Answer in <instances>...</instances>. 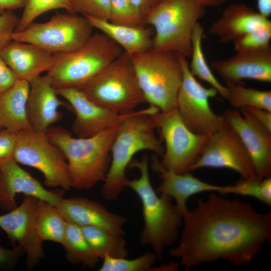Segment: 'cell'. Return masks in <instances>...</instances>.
Wrapping results in <instances>:
<instances>
[{
  "instance_id": "23",
  "label": "cell",
  "mask_w": 271,
  "mask_h": 271,
  "mask_svg": "<svg viewBox=\"0 0 271 271\" xmlns=\"http://www.w3.org/2000/svg\"><path fill=\"white\" fill-rule=\"evenodd\" d=\"M152 168L159 173L162 180L157 192L171 197L182 213L188 209L187 200L192 195L204 192H219L221 186L203 181L189 172L178 173L164 168L157 155L152 159Z\"/></svg>"
},
{
  "instance_id": "20",
  "label": "cell",
  "mask_w": 271,
  "mask_h": 271,
  "mask_svg": "<svg viewBox=\"0 0 271 271\" xmlns=\"http://www.w3.org/2000/svg\"><path fill=\"white\" fill-rule=\"evenodd\" d=\"M58 95L47 75H41L30 82L27 115L31 130L46 134L49 128L61 119L62 115L58 109L67 104Z\"/></svg>"
},
{
  "instance_id": "40",
  "label": "cell",
  "mask_w": 271,
  "mask_h": 271,
  "mask_svg": "<svg viewBox=\"0 0 271 271\" xmlns=\"http://www.w3.org/2000/svg\"><path fill=\"white\" fill-rule=\"evenodd\" d=\"M18 80L16 75L0 56V93L12 87Z\"/></svg>"
},
{
  "instance_id": "37",
  "label": "cell",
  "mask_w": 271,
  "mask_h": 271,
  "mask_svg": "<svg viewBox=\"0 0 271 271\" xmlns=\"http://www.w3.org/2000/svg\"><path fill=\"white\" fill-rule=\"evenodd\" d=\"M19 21L13 11H7L0 15V52L13 40Z\"/></svg>"
},
{
  "instance_id": "30",
  "label": "cell",
  "mask_w": 271,
  "mask_h": 271,
  "mask_svg": "<svg viewBox=\"0 0 271 271\" xmlns=\"http://www.w3.org/2000/svg\"><path fill=\"white\" fill-rule=\"evenodd\" d=\"M226 87L227 92L225 99L231 106L237 108L251 106L271 111L270 90H259L240 85Z\"/></svg>"
},
{
  "instance_id": "13",
  "label": "cell",
  "mask_w": 271,
  "mask_h": 271,
  "mask_svg": "<svg viewBox=\"0 0 271 271\" xmlns=\"http://www.w3.org/2000/svg\"><path fill=\"white\" fill-rule=\"evenodd\" d=\"M206 167L230 169L243 179L258 177L240 138L228 125L209 136L190 171Z\"/></svg>"
},
{
  "instance_id": "45",
  "label": "cell",
  "mask_w": 271,
  "mask_h": 271,
  "mask_svg": "<svg viewBox=\"0 0 271 271\" xmlns=\"http://www.w3.org/2000/svg\"><path fill=\"white\" fill-rule=\"evenodd\" d=\"M258 12L263 17L268 18L271 15V0H257Z\"/></svg>"
},
{
  "instance_id": "41",
  "label": "cell",
  "mask_w": 271,
  "mask_h": 271,
  "mask_svg": "<svg viewBox=\"0 0 271 271\" xmlns=\"http://www.w3.org/2000/svg\"><path fill=\"white\" fill-rule=\"evenodd\" d=\"M140 16L143 24L146 26V21L151 11L160 0H129Z\"/></svg>"
},
{
  "instance_id": "28",
  "label": "cell",
  "mask_w": 271,
  "mask_h": 271,
  "mask_svg": "<svg viewBox=\"0 0 271 271\" xmlns=\"http://www.w3.org/2000/svg\"><path fill=\"white\" fill-rule=\"evenodd\" d=\"M61 245L65 251L66 259L71 264H81L85 267L93 268L99 260L84 238L80 227L72 223L66 221L65 233Z\"/></svg>"
},
{
  "instance_id": "19",
  "label": "cell",
  "mask_w": 271,
  "mask_h": 271,
  "mask_svg": "<svg viewBox=\"0 0 271 271\" xmlns=\"http://www.w3.org/2000/svg\"><path fill=\"white\" fill-rule=\"evenodd\" d=\"M55 206L66 221L80 227L93 225L121 236L125 233V218L99 202L83 197L62 198Z\"/></svg>"
},
{
  "instance_id": "24",
  "label": "cell",
  "mask_w": 271,
  "mask_h": 271,
  "mask_svg": "<svg viewBox=\"0 0 271 271\" xmlns=\"http://www.w3.org/2000/svg\"><path fill=\"white\" fill-rule=\"evenodd\" d=\"M84 17L93 27L109 37L130 56L152 49L154 31L150 27L118 25L108 20Z\"/></svg>"
},
{
  "instance_id": "9",
  "label": "cell",
  "mask_w": 271,
  "mask_h": 271,
  "mask_svg": "<svg viewBox=\"0 0 271 271\" xmlns=\"http://www.w3.org/2000/svg\"><path fill=\"white\" fill-rule=\"evenodd\" d=\"M93 27L84 16L57 13L47 22L32 23L25 29L15 32L13 40L31 43L54 54L76 51L89 39Z\"/></svg>"
},
{
  "instance_id": "22",
  "label": "cell",
  "mask_w": 271,
  "mask_h": 271,
  "mask_svg": "<svg viewBox=\"0 0 271 271\" xmlns=\"http://www.w3.org/2000/svg\"><path fill=\"white\" fill-rule=\"evenodd\" d=\"M268 18L243 3L227 6L220 17L212 23L209 31L221 43L233 42L258 28L270 25Z\"/></svg>"
},
{
  "instance_id": "1",
  "label": "cell",
  "mask_w": 271,
  "mask_h": 271,
  "mask_svg": "<svg viewBox=\"0 0 271 271\" xmlns=\"http://www.w3.org/2000/svg\"><path fill=\"white\" fill-rule=\"evenodd\" d=\"M183 229L170 256L186 270L219 259L242 266L252 260L271 238V212L212 193L183 214Z\"/></svg>"
},
{
  "instance_id": "7",
  "label": "cell",
  "mask_w": 271,
  "mask_h": 271,
  "mask_svg": "<svg viewBox=\"0 0 271 271\" xmlns=\"http://www.w3.org/2000/svg\"><path fill=\"white\" fill-rule=\"evenodd\" d=\"M123 51L104 34H92L76 51L58 54L56 63L46 75L56 90L79 89Z\"/></svg>"
},
{
  "instance_id": "3",
  "label": "cell",
  "mask_w": 271,
  "mask_h": 271,
  "mask_svg": "<svg viewBox=\"0 0 271 271\" xmlns=\"http://www.w3.org/2000/svg\"><path fill=\"white\" fill-rule=\"evenodd\" d=\"M128 168L137 169L140 173L138 178L128 179L126 183V187L135 192L142 203L144 226L139 241L143 245L150 246L161 260L165 249L179 238L183 214L171 197L164 194L159 196L154 189L150 179L147 155L140 160L132 159Z\"/></svg>"
},
{
  "instance_id": "16",
  "label": "cell",
  "mask_w": 271,
  "mask_h": 271,
  "mask_svg": "<svg viewBox=\"0 0 271 271\" xmlns=\"http://www.w3.org/2000/svg\"><path fill=\"white\" fill-rule=\"evenodd\" d=\"M64 190H49L13 159L0 163V208L10 211L18 206L16 195L24 194L55 206L63 198Z\"/></svg>"
},
{
  "instance_id": "15",
  "label": "cell",
  "mask_w": 271,
  "mask_h": 271,
  "mask_svg": "<svg viewBox=\"0 0 271 271\" xmlns=\"http://www.w3.org/2000/svg\"><path fill=\"white\" fill-rule=\"evenodd\" d=\"M37 200L32 196L24 195L20 205L0 215V227L12 243L18 244L22 248L29 268L37 265L44 256L43 242L37 234L35 224Z\"/></svg>"
},
{
  "instance_id": "32",
  "label": "cell",
  "mask_w": 271,
  "mask_h": 271,
  "mask_svg": "<svg viewBox=\"0 0 271 271\" xmlns=\"http://www.w3.org/2000/svg\"><path fill=\"white\" fill-rule=\"evenodd\" d=\"M58 9H63L69 13L74 14L70 0H26L15 32L24 30L45 12Z\"/></svg>"
},
{
  "instance_id": "46",
  "label": "cell",
  "mask_w": 271,
  "mask_h": 271,
  "mask_svg": "<svg viewBox=\"0 0 271 271\" xmlns=\"http://www.w3.org/2000/svg\"><path fill=\"white\" fill-rule=\"evenodd\" d=\"M204 7H218L228 0H195Z\"/></svg>"
},
{
  "instance_id": "39",
  "label": "cell",
  "mask_w": 271,
  "mask_h": 271,
  "mask_svg": "<svg viewBox=\"0 0 271 271\" xmlns=\"http://www.w3.org/2000/svg\"><path fill=\"white\" fill-rule=\"evenodd\" d=\"M24 252L19 245L12 249L0 246V267H9L15 265Z\"/></svg>"
},
{
  "instance_id": "42",
  "label": "cell",
  "mask_w": 271,
  "mask_h": 271,
  "mask_svg": "<svg viewBox=\"0 0 271 271\" xmlns=\"http://www.w3.org/2000/svg\"><path fill=\"white\" fill-rule=\"evenodd\" d=\"M242 108L248 111L260 123L271 131V111L251 106H245Z\"/></svg>"
},
{
  "instance_id": "31",
  "label": "cell",
  "mask_w": 271,
  "mask_h": 271,
  "mask_svg": "<svg viewBox=\"0 0 271 271\" xmlns=\"http://www.w3.org/2000/svg\"><path fill=\"white\" fill-rule=\"evenodd\" d=\"M99 271H157L155 263L158 259L154 252L147 251L132 259L105 256Z\"/></svg>"
},
{
  "instance_id": "43",
  "label": "cell",
  "mask_w": 271,
  "mask_h": 271,
  "mask_svg": "<svg viewBox=\"0 0 271 271\" xmlns=\"http://www.w3.org/2000/svg\"><path fill=\"white\" fill-rule=\"evenodd\" d=\"M259 201L271 206V177L263 178L260 185Z\"/></svg>"
},
{
  "instance_id": "12",
  "label": "cell",
  "mask_w": 271,
  "mask_h": 271,
  "mask_svg": "<svg viewBox=\"0 0 271 271\" xmlns=\"http://www.w3.org/2000/svg\"><path fill=\"white\" fill-rule=\"evenodd\" d=\"M183 69V79L176 101V107L187 127L192 132L210 136L227 126L222 115L215 113L209 104L210 98L218 92L211 87L202 85L190 72L185 56L178 54Z\"/></svg>"
},
{
  "instance_id": "11",
  "label": "cell",
  "mask_w": 271,
  "mask_h": 271,
  "mask_svg": "<svg viewBox=\"0 0 271 271\" xmlns=\"http://www.w3.org/2000/svg\"><path fill=\"white\" fill-rule=\"evenodd\" d=\"M15 134L16 143L13 159L17 163L39 170L47 187L60 188L65 191L71 188L65 157L47 134L29 129L15 132Z\"/></svg>"
},
{
  "instance_id": "44",
  "label": "cell",
  "mask_w": 271,
  "mask_h": 271,
  "mask_svg": "<svg viewBox=\"0 0 271 271\" xmlns=\"http://www.w3.org/2000/svg\"><path fill=\"white\" fill-rule=\"evenodd\" d=\"M26 0H0V15L7 11L24 8Z\"/></svg>"
},
{
  "instance_id": "29",
  "label": "cell",
  "mask_w": 271,
  "mask_h": 271,
  "mask_svg": "<svg viewBox=\"0 0 271 271\" xmlns=\"http://www.w3.org/2000/svg\"><path fill=\"white\" fill-rule=\"evenodd\" d=\"M203 33V27L199 22L197 23L194 27L191 37L192 58L191 63L189 64L190 71L194 76L209 83L225 98L227 88L221 84L215 77L203 53L202 45Z\"/></svg>"
},
{
  "instance_id": "36",
  "label": "cell",
  "mask_w": 271,
  "mask_h": 271,
  "mask_svg": "<svg viewBox=\"0 0 271 271\" xmlns=\"http://www.w3.org/2000/svg\"><path fill=\"white\" fill-rule=\"evenodd\" d=\"M262 179L259 177L243 179L232 185L222 186L219 193L232 194L253 197L259 200L260 185Z\"/></svg>"
},
{
  "instance_id": "26",
  "label": "cell",
  "mask_w": 271,
  "mask_h": 271,
  "mask_svg": "<svg viewBox=\"0 0 271 271\" xmlns=\"http://www.w3.org/2000/svg\"><path fill=\"white\" fill-rule=\"evenodd\" d=\"M80 228L89 245L99 259H102L105 256L113 257L128 256L126 240L123 236L96 226H83Z\"/></svg>"
},
{
  "instance_id": "33",
  "label": "cell",
  "mask_w": 271,
  "mask_h": 271,
  "mask_svg": "<svg viewBox=\"0 0 271 271\" xmlns=\"http://www.w3.org/2000/svg\"><path fill=\"white\" fill-rule=\"evenodd\" d=\"M271 24L255 29L234 40L236 52L250 51L270 45Z\"/></svg>"
},
{
  "instance_id": "17",
  "label": "cell",
  "mask_w": 271,
  "mask_h": 271,
  "mask_svg": "<svg viewBox=\"0 0 271 271\" xmlns=\"http://www.w3.org/2000/svg\"><path fill=\"white\" fill-rule=\"evenodd\" d=\"M56 91L67 101L75 113L71 129L77 138L96 135L118 123L133 111L121 114L111 112L95 103L78 89H61Z\"/></svg>"
},
{
  "instance_id": "5",
  "label": "cell",
  "mask_w": 271,
  "mask_h": 271,
  "mask_svg": "<svg viewBox=\"0 0 271 271\" xmlns=\"http://www.w3.org/2000/svg\"><path fill=\"white\" fill-rule=\"evenodd\" d=\"M78 89L95 103L118 114L135 110L146 102L131 57L124 51Z\"/></svg>"
},
{
  "instance_id": "4",
  "label": "cell",
  "mask_w": 271,
  "mask_h": 271,
  "mask_svg": "<svg viewBox=\"0 0 271 271\" xmlns=\"http://www.w3.org/2000/svg\"><path fill=\"white\" fill-rule=\"evenodd\" d=\"M120 122L84 138L73 137L63 127L52 125L49 128L47 137L60 148L67 162L71 188L90 190L103 182L110 165L111 145Z\"/></svg>"
},
{
  "instance_id": "38",
  "label": "cell",
  "mask_w": 271,
  "mask_h": 271,
  "mask_svg": "<svg viewBox=\"0 0 271 271\" xmlns=\"http://www.w3.org/2000/svg\"><path fill=\"white\" fill-rule=\"evenodd\" d=\"M16 143L15 133L6 129L0 131V163L13 159Z\"/></svg>"
},
{
  "instance_id": "25",
  "label": "cell",
  "mask_w": 271,
  "mask_h": 271,
  "mask_svg": "<svg viewBox=\"0 0 271 271\" xmlns=\"http://www.w3.org/2000/svg\"><path fill=\"white\" fill-rule=\"evenodd\" d=\"M30 82L18 80L0 93V127L12 132L31 129L27 115Z\"/></svg>"
},
{
  "instance_id": "34",
  "label": "cell",
  "mask_w": 271,
  "mask_h": 271,
  "mask_svg": "<svg viewBox=\"0 0 271 271\" xmlns=\"http://www.w3.org/2000/svg\"><path fill=\"white\" fill-rule=\"evenodd\" d=\"M108 21L122 25L145 26L129 0H110Z\"/></svg>"
},
{
  "instance_id": "8",
  "label": "cell",
  "mask_w": 271,
  "mask_h": 271,
  "mask_svg": "<svg viewBox=\"0 0 271 271\" xmlns=\"http://www.w3.org/2000/svg\"><path fill=\"white\" fill-rule=\"evenodd\" d=\"M130 57L146 102L162 112L176 107L183 79L178 54L152 49Z\"/></svg>"
},
{
  "instance_id": "2",
  "label": "cell",
  "mask_w": 271,
  "mask_h": 271,
  "mask_svg": "<svg viewBox=\"0 0 271 271\" xmlns=\"http://www.w3.org/2000/svg\"><path fill=\"white\" fill-rule=\"evenodd\" d=\"M159 109L152 105L135 110L118 124L111 148V162L101 188L103 198H117L126 187V170L138 152L148 150L162 156L164 147L156 133L152 115Z\"/></svg>"
},
{
  "instance_id": "27",
  "label": "cell",
  "mask_w": 271,
  "mask_h": 271,
  "mask_svg": "<svg viewBox=\"0 0 271 271\" xmlns=\"http://www.w3.org/2000/svg\"><path fill=\"white\" fill-rule=\"evenodd\" d=\"M35 224L37 234L42 242L49 241L61 244L65 233L66 221L54 205L38 199Z\"/></svg>"
},
{
  "instance_id": "18",
  "label": "cell",
  "mask_w": 271,
  "mask_h": 271,
  "mask_svg": "<svg viewBox=\"0 0 271 271\" xmlns=\"http://www.w3.org/2000/svg\"><path fill=\"white\" fill-rule=\"evenodd\" d=\"M212 68L227 86L244 85V79L271 82V46L265 48L236 52L225 60L211 63Z\"/></svg>"
},
{
  "instance_id": "21",
  "label": "cell",
  "mask_w": 271,
  "mask_h": 271,
  "mask_svg": "<svg viewBox=\"0 0 271 271\" xmlns=\"http://www.w3.org/2000/svg\"><path fill=\"white\" fill-rule=\"evenodd\" d=\"M0 56L18 80L29 82L48 71L58 59V54L16 40H12L1 51Z\"/></svg>"
},
{
  "instance_id": "6",
  "label": "cell",
  "mask_w": 271,
  "mask_h": 271,
  "mask_svg": "<svg viewBox=\"0 0 271 271\" xmlns=\"http://www.w3.org/2000/svg\"><path fill=\"white\" fill-rule=\"evenodd\" d=\"M205 15L195 0H160L146 21L155 30L152 49L190 57L193 29Z\"/></svg>"
},
{
  "instance_id": "35",
  "label": "cell",
  "mask_w": 271,
  "mask_h": 271,
  "mask_svg": "<svg viewBox=\"0 0 271 271\" xmlns=\"http://www.w3.org/2000/svg\"><path fill=\"white\" fill-rule=\"evenodd\" d=\"M74 14H81L95 19L108 20L110 0H70Z\"/></svg>"
},
{
  "instance_id": "14",
  "label": "cell",
  "mask_w": 271,
  "mask_h": 271,
  "mask_svg": "<svg viewBox=\"0 0 271 271\" xmlns=\"http://www.w3.org/2000/svg\"><path fill=\"white\" fill-rule=\"evenodd\" d=\"M239 109L227 110L222 115L240 138L257 176L261 179L270 177L271 131L244 108Z\"/></svg>"
},
{
  "instance_id": "10",
  "label": "cell",
  "mask_w": 271,
  "mask_h": 271,
  "mask_svg": "<svg viewBox=\"0 0 271 271\" xmlns=\"http://www.w3.org/2000/svg\"><path fill=\"white\" fill-rule=\"evenodd\" d=\"M161 140L165 142L164 153L160 161L166 169L178 173L190 172L198 159L209 136L190 130L183 122L177 107L152 115Z\"/></svg>"
}]
</instances>
